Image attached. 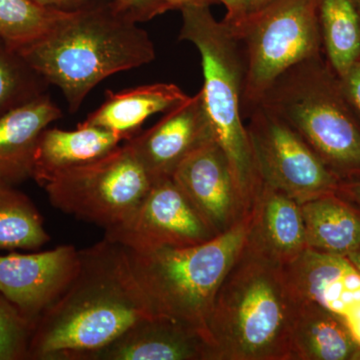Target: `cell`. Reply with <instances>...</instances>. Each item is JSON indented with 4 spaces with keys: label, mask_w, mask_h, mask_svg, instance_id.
I'll use <instances>...</instances> for the list:
<instances>
[{
    "label": "cell",
    "mask_w": 360,
    "mask_h": 360,
    "mask_svg": "<svg viewBox=\"0 0 360 360\" xmlns=\"http://www.w3.org/2000/svg\"><path fill=\"white\" fill-rule=\"evenodd\" d=\"M153 314L122 245L79 250L72 281L33 328L27 360H84Z\"/></svg>",
    "instance_id": "cell-1"
},
{
    "label": "cell",
    "mask_w": 360,
    "mask_h": 360,
    "mask_svg": "<svg viewBox=\"0 0 360 360\" xmlns=\"http://www.w3.org/2000/svg\"><path fill=\"white\" fill-rule=\"evenodd\" d=\"M146 20L139 7L94 0L18 53L47 84L60 89L75 113L105 78L155 60L153 40L137 25Z\"/></svg>",
    "instance_id": "cell-2"
},
{
    "label": "cell",
    "mask_w": 360,
    "mask_h": 360,
    "mask_svg": "<svg viewBox=\"0 0 360 360\" xmlns=\"http://www.w3.org/2000/svg\"><path fill=\"white\" fill-rule=\"evenodd\" d=\"M300 303L284 265L243 243L208 315L212 360H291Z\"/></svg>",
    "instance_id": "cell-3"
},
{
    "label": "cell",
    "mask_w": 360,
    "mask_h": 360,
    "mask_svg": "<svg viewBox=\"0 0 360 360\" xmlns=\"http://www.w3.org/2000/svg\"><path fill=\"white\" fill-rule=\"evenodd\" d=\"M179 40L191 42L201 56L202 94L215 141L229 160L241 202L250 214L262 186L241 112L245 66L238 39L210 6L180 9Z\"/></svg>",
    "instance_id": "cell-4"
},
{
    "label": "cell",
    "mask_w": 360,
    "mask_h": 360,
    "mask_svg": "<svg viewBox=\"0 0 360 360\" xmlns=\"http://www.w3.org/2000/svg\"><path fill=\"white\" fill-rule=\"evenodd\" d=\"M248 226L246 217L229 231L198 245L146 250L123 248L153 314L179 321L206 340L215 293L243 248Z\"/></svg>",
    "instance_id": "cell-5"
},
{
    "label": "cell",
    "mask_w": 360,
    "mask_h": 360,
    "mask_svg": "<svg viewBox=\"0 0 360 360\" xmlns=\"http://www.w3.org/2000/svg\"><path fill=\"white\" fill-rule=\"evenodd\" d=\"M331 71L321 56L302 61L277 78L258 105L300 135L341 181L359 180L360 125Z\"/></svg>",
    "instance_id": "cell-6"
},
{
    "label": "cell",
    "mask_w": 360,
    "mask_h": 360,
    "mask_svg": "<svg viewBox=\"0 0 360 360\" xmlns=\"http://www.w3.org/2000/svg\"><path fill=\"white\" fill-rule=\"evenodd\" d=\"M319 0H274L231 28L245 66L243 120L290 68L321 56ZM225 23V22H224Z\"/></svg>",
    "instance_id": "cell-7"
},
{
    "label": "cell",
    "mask_w": 360,
    "mask_h": 360,
    "mask_svg": "<svg viewBox=\"0 0 360 360\" xmlns=\"http://www.w3.org/2000/svg\"><path fill=\"white\" fill-rule=\"evenodd\" d=\"M151 184L127 141L99 160L51 175L41 186L52 206L106 231L129 219Z\"/></svg>",
    "instance_id": "cell-8"
},
{
    "label": "cell",
    "mask_w": 360,
    "mask_h": 360,
    "mask_svg": "<svg viewBox=\"0 0 360 360\" xmlns=\"http://www.w3.org/2000/svg\"><path fill=\"white\" fill-rule=\"evenodd\" d=\"M245 120L262 184L300 205L338 191L340 177L281 118L258 105Z\"/></svg>",
    "instance_id": "cell-9"
},
{
    "label": "cell",
    "mask_w": 360,
    "mask_h": 360,
    "mask_svg": "<svg viewBox=\"0 0 360 360\" xmlns=\"http://www.w3.org/2000/svg\"><path fill=\"white\" fill-rule=\"evenodd\" d=\"M172 177L155 180L139 205L104 238L125 250L184 248L214 238Z\"/></svg>",
    "instance_id": "cell-10"
},
{
    "label": "cell",
    "mask_w": 360,
    "mask_h": 360,
    "mask_svg": "<svg viewBox=\"0 0 360 360\" xmlns=\"http://www.w3.org/2000/svg\"><path fill=\"white\" fill-rule=\"evenodd\" d=\"M78 262L79 250L73 245L42 252L0 255V293L34 328L39 317L65 292Z\"/></svg>",
    "instance_id": "cell-11"
},
{
    "label": "cell",
    "mask_w": 360,
    "mask_h": 360,
    "mask_svg": "<svg viewBox=\"0 0 360 360\" xmlns=\"http://www.w3.org/2000/svg\"><path fill=\"white\" fill-rule=\"evenodd\" d=\"M172 179L215 236L248 217L229 160L217 141L207 142L187 156Z\"/></svg>",
    "instance_id": "cell-12"
},
{
    "label": "cell",
    "mask_w": 360,
    "mask_h": 360,
    "mask_svg": "<svg viewBox=\"0 0 360 360\" xmlns=\"http://www.w3.org/2000/svg\"><path fill=\"white\" fill-rule=\"evenodd\" d=\"M165 113L153 127L127 141L153 182L172 177L187 156L215 141L200 91Z\"/></svg>",
    "instance_id": "cell-13"
},
{
    "label": "cell",
    "mask_w": 360,
    "mask_h": 360,
    "mask_svg": "<svg viewBox=\"0 0 360 360\" xmlns=\"http://www.w3.org/2000/svg\"><path fill=\"white\" fill-rule=\"evenodd\" d=\"M84 360H212V354L200 333L155 315L135 322Z\"/></svg>",
    "instance_id": "cell-14"
},
{
    "label": "cell",
    "mask_w": 360,
    "mask_h": 360,
    "mask_svg": "<svg viewBox=\"0 0 360 360\" xmlns=\"http://www.w3.org/2000/svg\"><path fill=\"white\" fill-rule=\"evenodd\" d=\"M284 270L300 302L316 303L341 316L360 302V276L347 257L307 248Z\"/></svg>",
    "instance_id": "cell-15"
},
{
    "label": "cell",
    "mask_w": 360,
    "mask_h": 360,
    "mask_svg": "<svg viewBox=\"0 0 360 360\" xmlns=\"http://www.w3.org/2000/svg\"><path fill=\"white\" fill-rule=\"evenodd\" d=\"M245 245L286 265L307 250L300 203L262 184L250 215Z\"/></svg>",
    "instance_id": "cell-16"
},
{
    "label": "cell",
    "mask_w": 360,
    "mask_h": 360,
    "mask_svg": "<svg viewBox=\"0 0 360 360\" xmlns=\"http://www.w3.org/2000/svg\"><path fill=\"white\" fill-rule=\"evenodd\" d=\"M61 117L46 94L0 116V180L16 186L32 179L40 135Z\"/></svg>",
    "instance_id": "cell-17"
},
{
    "label": "cell",
    "mask_w": 360,
    "mask_h": 360,
    "mask_svg": "<svg viewBox=\"0 0 360 360\" xmlns=\"http://www.w3.org/2000/svg\"><path fill=\"white\" fill-rule=\"evenodd\" d=\"M127 141L123 135L84 123L75 130L47 127L37 143L32 179L41 186L51 175L99 160Z\"/></svg>",
    "instance_id": "cell-18"
},
{
    "label": "cell",
    "mask_w": 360,
    "mask_h": 360,
    "mask_svg": "<svg viewBox=\"0 0 360 360\" xmlns=\"http://www.w3.org/2000/svg\"><path fill=\"white\" fill-rule=\"evenodd\" d=\"M291 360H360V345L345 317L316 303L300 302L291 335Z\"/></svg>",
    "instance_id": "cell-19"
},
{
    "label": "cell",
    "mask_w": 360,
    "mask_h": 360,
    "mask_svg": "<svg viewBox=\"0 0 360 360\" xmlns=\"http://www.w3.org/2000/svg\"><path fill=\"white\" fill-rule=\"evenodd\" d=\"M188 97L174 84H153L122 91H108L104 103L82 123L110 130L130 139L151 115L167 112Z\"/></svg>",
    "instance_id": "cell-20"
},
{
    "label": "cell",
    "mask_w": 360,
    "mask_h": 360,
    "mask_svg": "<svg viewBox=\"0 0 360 360\" xmlns=\"http://www.w3.org/2000/svg\"><path fill=\"white\" fill-rule=\"evenodd\" d=\"M307 248L347 257L360 248V212L338 193L300 205Z\"/></svg>",
    "instance_id": "cell-21"
},
{
    "label": "cell",
    "mask_w": 360,
    "mask_h": 360,
    "mask_svg": "<svg viewBox=\"0 0 360 360\" xmlns=\"http://www.w3.org/2000/svg\"><path fill=\"white\" fill-rule=\"evenodd\" d=\"M319 18L328 65L345 77L360 59V18L354 0H319Z\"/></svg>",
    "instance_id": "cell-22"
},
{
    "label": "cell",
    "mask_w": 360,
    "mask_h": 360,
    "mask_svg": "<svg viewBox=\"0 0 360 360\" xmlns=\"http://www.w3.org/2000/svg\"><path fill=\"white\" fill-rule=\"evenodd\" d=\"M51 240L32 200L0 180V250H37Z\"/></svg>",
    "instance_id": "cell-23"
},
{
    "label": "cell",
    "mask_w": 360,
    "mask_h": 360,
    "mask_svg": "<svg viewBox=\"0 0 360 360\" xmlns=\"http://www.w3.org/2000/svg\"><path fill=\"white\" fill-rule=\"evenodd\" d=\"M70 13L32 0H0V39L18 52L44 37Z\"/></svg>",
    "instance_id": "cell-24"
},
{
    "label": "cell",
    "mask_w": 360,
    "mask_h": 360,
    "mask_svg": "<svg viewBox=\"0 0 360 360\" xmlns=\"http://www.w3.org/2000/svg\"><path fill=\"white\" fill-rule=\"evenodd\" d=\"M49 84L0 39V116L42 94Z\"/></svg>",
    "instance_id": "cell-25"
},
{
    "label": "cell",
    "mask_w": 360,
    "mask_h": 360,
    "mask_svg": "<svg viewBox=\"0 0 360 360\" xmlns=\"http://www.w3.org/2000/svg\"><path fill=\"white\" fill-rule=\"evenodd\" d=\"M33 326L0 293V360H27Z\"/></svg>",
    "instance_id": "cell-26"
},
{
    "label": "cell",
    "mask_w": 360,
    "mask_h": 360,
    "mask_svg": "<svg viewBox=\"0 0 360 360\" xmlns=\"http://www.w3.org/2000/svg\"><path fill=\"white\" fill-rule=\"evenodd\" d=\"M120 2V1H118ZM120 4L127 6H137L141 8L148 18H153L161 13L174 9L184 8L189 6H212L215 0H123Z\"/></svg>",
    "instance_id": "cell-27"
},
{
    "label": "cell",
    "mask_w": 360,
    "mask_h": 360,
    "mask_svg": "<svg viewBox=\"0 0 360 360\" xmlns=\"http://www.w3.org/2000/svg\"><path fill=\"white\" fill-rule=\"evenodd\" d=\"M340 79L347 101L360 113V59L352 65L347 75Z\"/></svg>",
    "instance_id": "cell-28"
},
{
    "label": "cell",
    "mask_w": 360,
    "mask_h": 360,
    "mask_svg": "<svg viewBox=\"0 0 360 360\" xmlns=\"http://www.w3.org/2000/svg\"><path fill=\"white\" fill-rule=\"evenodd\" d=\"M40 6L63 11H77L89 6L94 0H32Z\"/></svg>",
    "instance_id": "cell-29"
},
{
    "label": "cell",
    "mask_w": 360,
    "mask_h": 360,
    "mask_svg": "<svg viewBox=\"0 0 360 360\" xmlns=\"http://www.w3.org/2000/svg\"><path fill=\"white\" fill-rule=\"evenodd\" d=\"M336 193L352 203L360 212V179L341 182Z\"/></svg>",
    "instance_id": "cell-30"
},
{
    "label": "cell",
    "mask_w": 360,
    "mask_h": 360,
    "mask_svg": "<svg viewBox=\"0 0 360 360\" xmlns=\"http://www.w3.org/2000/svg\"><path fill=\"white\" fill-rule=\"evenodd\" d=\"M217 4H224L226 8V15L224 18V22L227 25H233L241 16V2L243 0H215Z\"/></svg>",
    "instance_id": "cell-31"
},
{
    "label": "cell",
    "mask_w": 360,
    "mask_h": 360,
    "mask_svg": "<svg viewBox=\"0 0 360 360\" xmlns=\"http://www.w3.org/2000/svg\"><path fill=\"white\" fill-rule=\"evenodd\" d=\"M272 1H274V0H243V2H241L240 20L236 23L245 20L246 18H250V16L255 15V14L259 13V11H262L265 7L269 6Z\"/></svg>",
    "instance_id": "cell-32"
},
{
    "label": "cell",
    "mask_w": 360,
    "mask_h": 360,
    "mask_svg": "<svg viewBox=\"0 0 360 360\" xmlns=\"http://www.w3.org/2000/svg\"><path fill=\"white\" fill-rule=\"evenodd\" d=\"M343 317L355 340L360 345V302L348 310Z\"/></svg>",
    "instance_id": "cell-33"
},
{
    "label": "cell",
    "mask_w": 360,
    "mask_h": 360,
    "mask_svg": "<svg viewBox=\"0 0 360 360\" xmlns=\"http://www.w3.org/2000/svg\"><path fill=\"white\" fill-rule=\"evenodd\" d=\"M348 262L352 264L354 269L356 270L357 274L360 276V248H357L356 250L352 251V253L347 257Z\"/></svg>",
    "instance_id": "cell-34"
},
{
    "label": "cell",
    "mask_w": 360,
    "mask_h": 360,
    "mask_svg": "<svg viewBox=\"0 0 360 360\" xmlns=\"http://www.w3.org/2000/svg\"><path fill=\"white\" fill-rule=\"evenodd\" d=\"M354 2L355 7H356L357 13H359L360 18V0H354Z\"/></svg>",
    "instance_id": "cell-35"
},
{
    "label": "cell",
    "mask_w": 360,
    "mask_h": 360,
    "mask_svg": "<svg viewBox=\"0 0 360 360\" xmlns=\"http://www.w3.org/2000/svg\"><path fill=\"white\" fill-rule=\"evenodd\" d=\"M115 1L122 2V1H123V0H115Z\"/></svg>",
    "instance_id": "cell-36"
}]
</instances>
